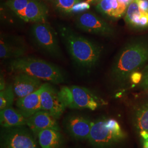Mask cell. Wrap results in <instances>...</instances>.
I'll list each match as a JSON object with an SVG mask.
<instances>
[{
  "instance_id": "3",
  "label": "cell",
  "mask_w": 148,
  "mask_h": 148,
  "mask_svg": "<svg viewBox=\"0 0 148 148\" xmlns=\"http://www.w3.org/2000/svg\"><path fill=\"white\" fill-rule=\"evenodd\" d=\"M8 68L12 71L25 73L55 85L63 83L66 77L63 71L58 66L34 57H23L11 60Z\"/></svg>"
},
{
  "instance_id": "21",
  "label": "cell",
  "mask_w": 148,
  "mask_h": 148,
  "mask_svg": "<svg viewBox=\"0 0 148 148\" xmlns=\"http://www.w3.org/2000/svg\"><path fill=\"white\" fill-rule=\"evenodd\" d=\"M15 97L12 84L7 85L5 89L0 90V110L12 107Z\"/></svg>"
},
{
  "instance_id": "16",
  "label": "cell",
  "mask_w": 148,
  "mask_h": 148,
  "mask_svg": "<svg viewBox=\"0 0 148 148\" xmlns=\"http://www.w3.org/2000/svg\"><path fill=\"white\" fill-rule=\"evenodd\" d=\"M48 15L47 7L39 0H30L20 19L25 22H45Z\"/></svg>"
},
{
  "instance_id": "18",
  "label": "cell",
  "mask_w": 148,
  "mask_h": 148,
  "mask_svg": "<svg viewBox=\"0 0 148 148\" xmlns=\"http://www.w3.org/2000/svg\"><path fill=\"white\" fill-rule=\"evenodd\" d=\"M0 125L2 128L27 126V119L18 109L10 107L0 110Z\"/></svg>"
},
{
  "instance_id": "5",
  "label": "cell",
  "mask_w": 148,
  "mask_h": 148,
  "mask_svg": "<svg viewBox=\"0 0 148 148\" xmlns=\"http://www.w3.org/2000/svg\"><path fill=\"white\" fill-rule=\"evenodd\" d=\"M58 93L66 108L72 109L94 111L106 104L91 90L79 86H63Z\"/></svg>"
},
{
  "instance_id": "6",
  "label": "cell",
  "mask_w": 148,
  "mask_h": 148,
  "mask_svg": "<svg viewBox=\"0 0 148 148\" xmlns=\"http://www.w3.org/2000/svg\"><path fill=\"white\" fill-rule=\"evenodd\" d=\"M30 34L33 42L43 52L56 58L62 57L57 32L46 21L35 23Z\"/></svg>"
},
{
  "instance_id": "8",
  "label": "cell",
  "mask_w": 148,
  "mask_h": 148,
  "mask_svg": "<svg viewBox=\"0 0 148 148\" xmlns=\"http://www.w3.org/2000/svg\"><path fill=\"white\" fill-rule=\"evenodd\" d=\"M75 25L90 34L104 37H112L115 34L114 28L107 21L92 12H84L77 16Z\"/></svg>"
},
{
  "instance_id": "22",
  "label": "cell",
  "mask_w": 148,
  "mask_h": 148,
  "mask_svg": "<svg viewBox=\"0 0 148 148\" xmlns=\"http://www.w3.org/2000/svg\"><path fill=\"white\" fill-rule=\"evenodd\" d=\"M30 0H7L6 5L18 18H20L23 12L27 7Z\"/></svg>"
},
{
  "instance_id": "4",
  "label": "cell",
  "mask_w": 148,
  "mask_h": 148,
  "mask_svg": "<svg viewBox=\"0 0 148 148\" xmlns=\"http://www.w3.org/2000/svg\"><path fill=\"white\" fill-rule=\"evenodd\" d=\"M126 137L119 123L113 119L101 118L93 122L88 142L94 148H111Z\"/></svg>"
},
{
  "instance_id": "14",
  "label": "cell",
  "mask_w": 148,
  "mask_h": 148,
  "mask_svg": "<svg viewBox=\"0 0 148 148\" xmlns=\"http://www.w3.org/2000/svg\"><path fill=\"white\" fill-rule=\"evenodd\" d=\"M12 84L15 95L20 98L40 89L43 84L42 80L35 77L19 73L14 76Z\"/></svg>"
},
{
  "instance_id": "24",
  "label": "cell",
  "mask_w": 148,
  "mask_h": 148,
  "mask_svg": "<svg viewBox=\"0 0 148 148\" xmlns=\"http://www.w3.org/2000/svg\"><path fill=\"white\" fill-rule=\"evenodd\" d=\"M90 8V5L87 2L80 1L72 7L71 13H79L87 11Z\"/></svg>"
},
{
  "instance_id": "28",
  "label": "cell",
  "mask_w": 148,
  "mask_h": 148,
  "mask_svg": "<svg viewBox=\"0 0 148 148\" xmlns=\"http://www.w3.org/2000/svg\"><path fill=\"white\" fill-rule=\"evenodd\" d=\"M144 148H148V139L144 140Z\"/></svg>"
},
{
  "instance_id": "7",
  "label": "cell",
  "mask_w": 148,
  "mask_h": 148,
  "mask_svg": "<svg viewBox=\"0 0 148 148\" xmlns=\"http://www.w3.org/2000/svg\"><path fill=\"white\" fill-rule=\"evenodd\" d=\"M36 138L27 126L2 128L0 148H40Z\"/></svg>"
},
{
  "instance_id": "13",
  "label": "cell",
  "mask_w": 148,
  "mask_h": 148,
  "mask_svg": "<svg viewBox=\"0 0 148 148\" xmlns=\"http://www.w3.org/2000/svg\"><path fill=\"white\" fill-rule=\"evenodd\" d=\"M27 126L37 137L39 133L46 130L60 131L57 119L42 110L27 119Z\"/></svg>"
},
{
  "instance_id": "19",
  "label": "cell",
  "mask_w": 148,
  "mask_h": 148,
  "mask_svg": "<svg viewBox=\"0 0 148 148\" xmlns=\"http://www.w3.org/2000/svg\"><path fill=\"white\" fill-rule=\"evenodd\" d=\"M38 142L41 148H62L64 138L60 131L46 130L38 133Z\"/></svg>"
},
{
  "instance_id": "11",
  "label": "cell",
  "mask_w": 148,
  "mask_h": 148,
  "mask_svg": "<svg viewBox=\"0 0 148 148\" xmlns=\"http://www.w3.org/2000/svg\"><path fill=\"white\" fill-rule=\"evenodd\" d=\"M27 47L20 37L1 34L0 58L2 59H15L24 57Z\"/></svg>"
},
{
  "instance_id": "1",
  "label": "cell",
  "mask_w": 148,
  "mask_h": 148,
  "mask_svg": "<svg viewBox=\"0 0 148 148\" xmlns=\"http://www.w3.org/2000/svg\"><path fill=\"white\" fill-rule=\"evenodd\" d=\"M148 62V37L133 38L117 53L110 68V76L116 82L125 81Z\"/></svg>"
},
{
  "instance_id": "20",
  "label": "cell",
  "mask_w": 148,
  "mask_h": 148,
  "mask_svg": "<svg viewBox=\"0 0 148 148\" xmlns=\"http://www.w3.org/2000/svg\"><path fill=\"white\" fill-rule=\"evenodd\" d=\"M136 125L144 140L148 139V103L142 106L136 114Z\"/></svg>"
},
{
  "instance_id": "9",
  "label": "cell",
  "mask_w": 148,
  "mask_h": 148,
  "mask_svg": "<svg viewBox=\"0 0 148 148\" xmlns=\"http://www.w3.org/2000/svg\"><path fill=\"white\" fill-rule=\"evenodd\" d=\"M93 121L88 117L79 114H70L64 117L63 126L65 132L76 140L88 139Z\"/></svg>"
},
{
  "instance_id": "10",
  "label": "cell",
  "mask_w": 148,
  "mask_h": 148,
  "mask_svg": "<svg viewBox=\"0 0 148 148\" xmlns=\"http://www.w3.org/2000/svg\"><path fill=\"white\" fill-rule=\"evenodd\" d=\"M41 110L59 119L66 108L60 99L57 91L50 83L43 84L40 95Z\"/></svg>"
},
{
  "instance_id": "25",
  "label": "cell",
  "mask_w": 148,
  "mask_h": 148,
  "mask_svg": "<svg viewBox=\"0 0 148 148\" xmlns=\"http://www.w3.org/2000/svg\"><path fill=\"white\" fill-rule=\"evenodd\" d=\"M142 77L141 82V86L143 88L148 89V64L143 68L142 73Z\"/></svg>"
},
{
  "instance_id": "26",
  "label": "cell",
  "mask_w": 148,
  "mask_h": 148,
  "mask_svg": "<svg viewBox=\"0 0 148 148\" xmlns=\"http://www.w3.org/2000/svg\"><path fill=\"white\" fill-rule=\"evenodd\" d=\"M0 90H3L5 88L7 85L5 84V81L3 76H1V82H0Z\"/></svg>"
},
{
  "instance_id": "23",
  "label": "cell",
  "mask_w": 148,
  "mask_h": 148,
  "mask_svg": "<svg viewBox=\"0 0 148 148\" xmlns=\"http://www.w3.org/2000/svg\"><path fill=\"white\" fill-rule=\"evenodd\" d=\"M81 0H54V4L57 10L64 14L71 13L72 7Z\"/></svg>"
},
{
  "instance_id": "27",
  "label": "cell",
  "mask_w": 148,
  "mask_h": 148,
  "mask_svg": "<svg viewBox=\"0 0 148 148\" xmlns=\"http://www.w3.org/2000/svg\"><path fill=\"white\" fill-rule=\"evenodd\" d=\"M99 1H100V0H87V1L86 2H87L88 3H97Z\"/></svg>"
},
{
  "instance_id": "17",
  "label": "cell",
  "mask_w": 148,
  "mask_h": 148,
  "mask_svg": "<svg viewBox=\"0 0 148 148\" xmlns=\"http://www.w3.org/2000/svg\"><path fill=\"white\" fill-rule=\"evenodd\" d=\"M41 92V87L40 89L29 95L18 98L16 101L17 109L27 119L41 110L40 101Z\"/></svg>"
},
{
  "instance_id": "2",
  "label": "cell",
  "mask_w": 148,
  "mask_h": 148,
  "mask_svg": "<svg viewBox=\"0 0 148 148\" xmlns=\"http://www.w3.org/2000/svg\"><path fill=\"white\" fill-rule=\"evenodd\" d=\"M58 32L74 63L86 71L95 68L103 52L101 46L65 25H59Z\"/></svg>"
},
{
  "instance_id": "15",
  "label": "cell",
  "mask_w": 148,
  "mask_h": 148,
  "mask_svg": "<svg viewBox=\"0 0 148 148\" xmlns=\"http://www.w3.org/2000/svg\"><path fill=\"white\" fill-rule=\"evenodd\" d=\"M124 20L131 29L138 30L148 29V11L141 8L137 0H133L127 8Z\"/></svg>"
},
{
  "instance_id": "12",
  "label": "cell",
  "mask_w": 148,
  "mask_h": 148,
  "mask_svg": "<svg viewBox=\"0 0 148 148\" xmlns=\"http://www.w3.org/2000/svg\"><path fill=\"white\" fill-rule=\"evenodd\" d=\"M133 0H100L95 8L101 15L110 20H117L124 16L127 8Z\"/></svg>"
}]
</instances>
